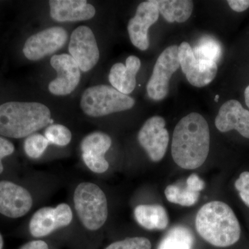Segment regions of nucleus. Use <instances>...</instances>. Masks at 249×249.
<instances>
[{
	"label": "nucleus",
	"mask_w": 249,
	"mask_h": 249,
	"mask_svg": "<svg viewBox=\"0 0 249 249\" xmlns=\"http://www.w3.org/2000/svg\"><path fill=\"white\" fill-rule=\"evenodd\" d=\"M134 214L139 225L147 230H164L169 223L166 211L160 205H139Z\"/></svg>",
	"instance_id": "obj_18"
},
{
	"label": "nucleus",
	"mask_w": 249,
	"mask_h": 249,
	"mask_svg": "<svg viewBox=\"0 0 249 249\" xmlns=\"http://www.w3.org/2000/svg\"><path fill=\"white\" fill-rule=\"evenodd\" d=\"M196 227L199 235L214 247H230L240 238L238 219L231 208L222 201L204 205L196 214Z\"/></svg>",
	"instance_id": "obj_2"
},
{
	"label": "nucleus",
	"mask_w": 249,
	"mask_h": 249,
	"mask_svg": "<svg viewBox=\"0 0 249 249\" xmlns=\"http://www.w3.org/2000/svg\"><path fill=\"white\" fill-rule=\"evenodd\" d=\"M195 237L188 228L178 226L170 229L157 249H191Z\"/></svg>",
	"instance_id": "obj_20"
},
{
	"label": "nucleus",
	"mask_w": 249,
	"mask_h": 249,
	"mask_svg": "<svg viewBox=\"0 0 249 249\" xmlns=\"http://www.w3.org/2000/svg\"><path fill=\"white\" fill-rule=\"evenodd\" d=\"M15 151V146L10 141L0 137V174L4 170L1 160L4 157L12 155Z\"/></svg>",
	"instance_id": "obj_29"
},
{
	"label": "nucleus",
	"mask_w": 249,
	"mask_h": 249,
	"mask_svg": "<svg viewBox=\"0 0 249 249\" xmlns=\"http://www.w3.org/2000/svg\"><path fill=\"white\" fill-rule=\"evenodd\" d=\"M180 67L178 47L170 46L160 54L147 84L149 97L154 101L164 99L169 91L170 78Z\"/></svg>",
	"instance_id": "obj_6"
},
{
	"label": "nucleus",
	"mask_w": 249,
	"mask_h": 249,
	"mask_svg": "<svg viewBox=\"0 0 249 249\" xmlns=\"http://www.w3.org/2000/svg\"><path fill=\"white\" fill-rule=\"evenodd\" d=\"M32 206V196L27 189L11 181H0V213L10 218L22 217Z\"/></svg>",
	"instance_id": "obj_14"
},
{
	"label": "nucleus",
	"mask_w": 249,
	"mask_h": 249,
	"mask_svg": "<svg viewBox=\"0 0 249 249\" xmlns=\"http://www.w3.org/2000/svg\"><path fill=\"white\" fill-rule=\"evenodd\" d=\"M111 139L102 132H94L88 134L82 140L80 148L83 153L103 156L110 148Z\"/></svg>",
	"instance_id": "obj_21"
},
{
	"label": "nucleus",
	"mask_w": 249,
	"mask_h": 249,
	"mask_svg": "<svg viewBox=\"0 0 249 249\" xmlns=\"http://www.w3.org/2000/svg\"><path fill=\"white\" fill-rule=\"evenodd\" d=\"M160 11L155 0L141 3L137 7L134 17L127 25L129 38L134 47L141 51H146L150 46L148 30L158 20Z\"/></svg>",
	"instance_id": "obj_13"
},
{
	"label": "nucleus",
	"mask_w": 249,
	"mask_h": 249,
	"mask_svg": "<svg viewBox=\"0 0 249 249\" xmlns=\"http://www.w3.org/2000/svg\"><path fill=\"white\" fill-rule=\"evenodd\" d=\"M49 143L45 136L40 134H33L29 136L24 142V151L30 158L38 159L43 155Z\"/></svg>",
	"instance_id": "obj_25"
},
{
	"label": "nucleus",
	"mask_w": 249,
	"mask_h": 249,
	"mask_svg": "<svg viewBox=\"0 0 249 249\" xmlns=\"http://www.w3.org/2000/svg\"><path fill=\"white\" fill-rule=\"evenodd\" d=\"M215 126L221 132L235 129L245 138L249 139V111L236 100L224 103L215 119Z\"/></svg>",
	"instance_id": "obj_15"
},
{
	"label": "nucleus",
	"mask_w": 249,
	"mask_h": 249,
	"mask_svg": "<svg viewBox=\"0 0 249 249\" xmlns=\"http://www.w3.org/2000/svg\"><path fill=\"white\" fill-rule=\"evenodd\" d=\"M50 16L58 22H78L94 17L96 9L86 0H51Z\"/></svg>",
	"instance_id": "obj_16"
},
{
	"label": "nucleus",
	"mask_w": 249,
	"mask_h": 249,
	"mask_svg": "<svg viewBox=\"0 0 249 249\" xmlns=\"http://www.w3.org/2000/svg\"><path fill=\"white\" fill-rule=\"evenodd\" d=\"M72 219L73 213L68 204H60L55 208H41L31 217L29 231L34 237H45L57 229L70 225Z\"/></svg>",
	"instance_id": "obj_11"
},
{
	"label": "nucleus",
	"mask_w": 249,
	"mask_h": 249,
	"mask_svg": "<svg viewBox=\"0 0 249 249\" xmlns=\"http://www.w3.org/2000/svg\"><path fill=\"white\" fill-rule=\"evenodd\" d=\"M227 3L235 12H243L249 8V0H229Z\"/></svg>",
	"instance_id": "obj_31"
},
{
	"label": "nucleus",
	"mask_w": 249,
	"mask_h": 249,
	"mask_svg": "<svg viewBox=\"0 0 249 249\" xmlns=\"http://www.w3.org/2000/svg\"><path fill=\"white\" fill-rule=\"evenodd\" d=\"M165 127V119L161 116H155L147 119L139 130V144L152 161H160L167 151L170 136Z\"/></svg>",
	"instance_id": "obj_8"
},
{
	"label": "nucleus",
	"mask_w": 249,
	"mask_h": 249,
	"mask_svg": "<svg viewBox=\"0 0 249 249\" xmlns=\"http://www.w3.org/2000/svg\"><path fill=\"white\" fill-rule=\"evenodd\" d=\"M186 186L189 187L193 191L199 193L204 189L205 183L196 174H193L187 178Z\"/></svg>",
	"instance_id": "obj_30"
},
{
	"label": "nucleus",
	"mask_w": 249,
	"mask_h": 249,
	"mask_svg": "<svg viewBox=\"0 0 249 249\" xmlns=\"http://www.w3.org/2000/svg\"><path fill=\"white\" fill-rule=\"evenodd\" d=\"M151 242L145 237H135L118 241L106 249H151Z\"/></svg>",
	"instance_id": "obj_26"
},
{
	"label": "nucleus",
	"mask_w": 249,
	"mask_h": 249,
	"mask_svg": "<svg viewBox=\"0 0 249 249\" xmlns=\"http://www.w3.org/2000/svg\"><path fill=\"white\" fill-rule=\"evenodd\" d=\"M19 249H49V247L44 241L34 240L27 242Z\"/></svg>",
	"instance_id": "obj_32"
},
{
	"label": "nucleus",
	"mask_w": 249,
	"mask_h": 249,
	"mask_svg": "<svg viewBox=\"0 0 249 249\" xmlns=\"http://www.w3.org/2000/svg\"><path fill=\"white\" fill-rule=\"evenodd\" d=\"M45 137L50 143L58 146H66L71 141L72 134L65 125L52 124L46 128Z\"/></svg>",
	"instance_id": "obj_24"
},
{
	"label": "nucleus",
	"mask_w": 249,
	"mask_h": 249,
	"mask_svg": "<svg viewBox=\"0 0 249 249\" xmlns=\"http://www.w3.org/2000/svg\"><path fill=\"white\" fill-rule=\"evenodd\" d=\"M140 59L135 55H130L126 59L125 65L114 64L109 74V83L119 92L128 95L135 89L137 76L141 68Z\"/></svg>",
	"instance_id": "obj_17"
},
{
	"label": "nucleus",
	"mask_w": 249,
	"mask_h": 249,
	"mask_svg": "<svg viewBox=\"0 0 249 249\" xmlns=\"http://www.w3.org/2000/svg\"><path fill=\"white\" fill-rule=\"evenodd\" d=\"M236 190L243 202L249 207V172H243L235 183Z\"/></svg>",
	"instance_id": "obj_28"
},
{
	"label": "nucleus",
	"mask_w": 249,
	"mask_h": 249,
	"mask_svg": "<svg viewBox=\"0 0 249 249\" xmlns=\"http://www.w3.org/2000/svg\"><path fill=\"white\" fill-rule=\"evenodd\" d=\"M67 39L68 34L63 28H48L29 37L24 44L23 53L28 60L36 61L58 52Z\"/></svg>",
	"instance_id": "obj_10"
},
{
	"label": "nucleus",
	"mask_w": 249,
	"mask_h": 249,
	"mask_svg": "<svg viewBox=\"0 0 249 249\" xmlns=\"http://www.w3.org/2000/svg\"><path fill=\"white\" fill-rule=\"evenodd\" d=\"M4 247V240H3L2 235L0 233V249H2Z\"/></svg>",
	"instance_id": "obj_34"
},
{
	"label": "nucleus",
	"mask_w": 249,
	"mask_h": 249,
	"mask_svg": "<svg viewBox=\"0 0 249 249\" xmlns=\"http://www.w3.org/2000/svg\"><path fill=\"white\" fill-rule=\"evenodd\" d=\"M51 111L36 102H8L0 106V135L28 137L50 124Z\"/></svg>",
	"instance_id": "obj_3"
},
{
	"label": "nucleus",
	"mask_w": 249,
	"mask_h": 249,
	"mask_svg": "<svg viewBox=\"0 0 249 249\" xmlns=\"http://www.w3.org/2000/svg\"><path fill=\"white\" fill-rule=\"evenodd\" d=\"M196 58L217 62L222 55V48L212 37H204L193 49Z\"/></svg>",
	"instance_id": "obj_23"
},
{
	"label": "nucleus",
	"mask_w": 249,
	"mask_h": 249,
	"mask_svg": "<svg viewBox=\"0 0 249 249\" xmlns=\"http://www.w3.org/2000/svg\"><path fill=\"white\" fill-rule=\"evenodd\" d=\"M245 98L246 104H247V107L249 108V85L245 89Z\"/></svg>",
	"instance_id": "obj_33"
},
{
	"label": "nucleus",
	"mask_w": 249,
	"mask_h": 249,
	"mask_svg": "<svg viewBox=\"0 0 249 249\" xmlns=\"http://www.w3.org/2000/svg\"><path fill=\"white\" fill-rule=\"evenodd\" d=\"M83 160L85 164L95 173H103L109 168V163L103 156L83 153Z\"/></svg>",
	"instance_id": "obj_27"
},
{
	"label": "nucleus",
	"mask_w": 249,
	"mask_h": 249,
	"mask_svg": "<svg viewBox=\"0 0 249 249\" xmlns=\"http://www.w3.org/2000/svg\"><path fill=\"white\" fill-rule=\"evenodd\" d=\"M51 65L57 71V78L49 85V90L55 96H66L76 89L80 83V70L78 64L69 54L54 55Z\"/></svg>",
	"instance_id": "obj_12"
},
{
	"label": "nucleus",
	"mask_w": 249,
	"mask_h": 249,
	"mask_svg": "<svg viewBox=\"0 0 249 249\" xmlns=\"http://www.w3.org/2000/svg\"><path fill=\"white\" fill-rule=\"evenodd\" d=\"M165 196L168 201L173 204L191 206L197 202L199 193L193 191L187 186L186 188H181L175 185H170L165 188Z\"/></svg>",
	"instance_id": "obj_22"
},
{
	"label": "nucleus",
	"mask_w": 249,
	"mask_h": 249,
	"mask_svg": "<svg viewBox=\"0 0 249 249\" xmlns=\"http://www.w3.org/2000/svg\"><path fill=\"white\" fill-rule=\"evenodd\" d=\"M69 52L81 71L88 72L96 66L100 52L94 34L89 27L80 26L73 31Z\"/></svg>",
	"instance_id": "obj_9"
},
{
	"label": "nucleus",
	"mask_w": 249,
	"mask_h": 249,
	"mask_svg": "<svg viewBox=\"0 0 249 249\" xmlns=\"http://www.w3.org/2000/svg\"><path fill=\"white\" fill-rule=\"evenodd\" d=\"M160 14L169 23H183L191 18L193 1L190 0H155Z\"/></svg>",
	"instance_id": "obj_19"
},
{
	"label": "nucleus",
	"mask_w": 249,
	"mask_h": 249,
	"mask_svg": "<svg viewBox=\"0 0 249 249\" xmlns=\"http://www.w3.org/2000/svg\"><path fill=\"white\" fill-rule=\"evenodd\" d=\"M73 202L80 222L88 230H98L107 221V198L98 185L80 183L75 190Z\"/></svg>",
	"instance_id": "obj_4"
},
{
	"label": "nucleus",
	"mask_w": 249,
	"mask_h": 249,
	"mask_svg": "<svg viewBox=\"0 0 249 249\" xmlns=\"http://www.w3.org/2000/svg\"><path fill=\"white\" fill-rule=\"evenodd\" d=\"M210 129L207 121L199 113L182 118L174 129L171 152L180 168L194 170L201 166L209 155Z\"/></svg>",
	"instance_id": "obj_1"
},
{
	"label": "nucleus",
	"mask_w": 249,
	"mask_h": 249,
	"mask_svg": "<svg viewBox=\"0 0 249 249\" xmlns=\"http://www.w3.org/2000/svg\"><path fill=\"white\" fill-rule=\"evenodd\" d=\"M178 57L181 70L193 86L203 88L215 78L217 62L196 58L193 48L188 42H183L178 46Z\"/></svg>",
	"instance_id": "obj_7"
},
{
	"label": "nucleus",
	"mask_w": 249,
	"mask_h": 249,
	"mask_svg": "<svg viewBox=\"0 0 249 249\" xmlns=\"http://www.w3.org/2000/svg\"><path fill=\"white\" fill-rule=\"evenodd\" d=\"M135 104L134 98L124 94L108 85H96L85 89L80 107L91 117H101L112 113L132 109Z\"/></svg>",
	"instance_id": "obj_5"
}]
</instances>
